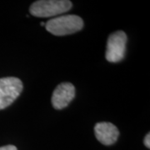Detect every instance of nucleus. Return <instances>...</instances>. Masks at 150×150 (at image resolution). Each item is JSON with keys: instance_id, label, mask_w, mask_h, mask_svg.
I'll list each match as a JSON object with an SVG mask.
<instances>
[{"instance_id": "obj_7", "label": "nucleus", "mask_w": 150, "mask_h": 150, "mask_svg": "<svg viewBox=\"0 0 150 150\" xmlns=\"http://www.w3.org/2000/svg\"><path fill=\"white\" fill-rule=\"evenodd\" d=\"M144 145L148 148V149H149L150 148V134H147L146 136H145L144 138Z\"/></svg>"}, {"instance_id": "obj_5", "label": "nucleus", "mask_w": 150, "mask_h": 150, "mask_svg": "<svg viewBox=\"0 0 150 150\" xmlns=\"http://www.w3.org/2000/svg\"><path fill=\"white\" fill-rule=\"evenodd\" d=\"M75 96V88L70 83H62L57 86L53 93L52 105L55 109L66 108Z\"/></svg>"}, {"instance_id": "obj_4", "label": "nucleus", "mask_w": 150, "mask_h": 150, "mask_svg": "<svg viewBox=\"0 0 150 150\" xmlns=\"http://www.w3.org/2000/svg\"><path fill=\"white\" fill-rule=\"evenodd\" d=\"M127 35L123 31L112 33L108 39L105 58L110 63L120 62L125 56Z\"/></svg>"}, {"instance_id": "obj_6", "label": "nucleus", "mask_w": 150, "mask_h": 150, "mask_svg": "<svg viewBox=\"0 0 150 150\" xmlns=\"http://www.w3.org/2000/svg\"><path fill=\"white\" fill-rule=\"evenodd\" d=\"M94 133L97 139L103 145L113 144L119 136L118 128L108 122H101L96 123Z\"/></svg>"}, {"instance_id": "obj_9", "label": "nucleus", "mask_w": 150, "mask_h": 150, "mask_svg": "<svg viewBox=\"0 0 150 150\" xmlns=\"http://www.w3.org/2000/svg\"><path fill=\"white\" fill-rule=\"evenodd\" d=\"M41 26H45V23L42 22V23H41Z\"/></svg>"}, {"instance_id": "obj_1", "label": "nucleus", "mask_w": 150, "mask_h": 150, "mask_svg": "<svg viewBox=\"0 0 150 150\" xmlns=\"http://www.w3.org/2000/svg\"><path fill=\"white\" fill-rule=\"evenodd\" d=\"M83 27V21L77 15H63L56 17L47 23V31L55 36H64L80 31Z\"/></svg>"}, {"instance_id": "obj_8", "label": "nucleus", "mask_w": 150, "mask_h": 150, "mask_svg": "<svg viewBox=\"0 0 150 150\" xmlns=\"http://www.w3.org/2000/svg\"><path fill=\"white\" fill-rule=\"evenodd\" d=\"M0 150H18L17 148L13 145H7V146H3L0 147Z\"/></svg>"}, {"instance_id": "obj_3", "label": "nucleus", "mask_w": 150, "mask_h": 150, "mask_svg": "<svg viewBox=\"0 0 150 150\" xmlns=\"http://www.w3.org/2000/svg\"><path fill=\"white\" fill-rule=\"evenodd\" d=\"M23 90L22 81L15 77L0 79V110L8 107L20 95Z\"/></svg>"}, {"instance_id": "obj_2", "label": "nucleus", "mask_w": 150, "mask_h": 150, "mask_svg": "<svg viewBox=\"0 0 150 150\" xmlns=\"http://www.w3.org/2000/svg\"><path fill=\"white\" fill-rule=\"evenodd\" d=\"M72 6L69 0H39L33 3L29 12L37 18H49L67 13Z\"/></svg>"}]
</instances>
